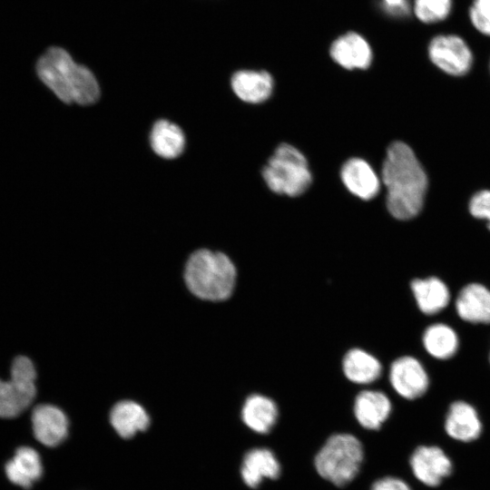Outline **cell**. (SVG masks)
I'll return each instance as SVG.
<instances>
[{
    "label": "cell",
    "mask_w": 490,
    "mask_h": 490,
    "mask_svg": "<svg viewBox=\"0 0 490 490\" xmlns=\"http://www.w3.org/2000/svg\"><path fill=\"white\" fill-rule=\"evenodd\" d=\"M387 190V207L398 220L416 216L424 204L427 177L413 150L403 142H392L382 167Z\"/></svg>",
    "instance_id": "cell-1"
},
{
    "label": "cell",
    "mask_w": 490,
    "mask_h": 490,
    "mask_svg": "<svg viewBox=\"0 0 490 490\" xmlns=\"http://www.w3.org/2000/svg\"><path fill=\"white\" fill-rule=\"evenodd\" d=\"M35 71L40 81L62 102L88 105L100 96V88L93 73L76 64L61 47H50L37 60Z\"/></svg>",
    "instance_id": "cell-2"
},
{
    "label": "cell",
    "mask_w": 490,
    "mask_h": 490,
    "mask_svg": "<svg viewBox=\"0 0 490 490\" xmlns=\"http://www.w3.org/2000/svg\"><path fill=\"white\" fill-rule=\"evenodd\" d=\"M184 278L190 291L198 298L220 301L233 291L236 270L225 254L200 250L189 258Z\"/></svg>",
    "instance_id": "cell-3"
},
{
    "label": "cell",
    "mask_w": 490,
    "mask_h": 490,
    "mask_svg": "<svg viewBox=\"0 0 490 490\" xmlns=\"http://www.w3.org/2000/svg\"><path fill=\"white\" fill-rule=\"evenodd\" d=\"M364 459L360 441L350 434H335L315 456L318 474L336 486H345L358 474Z\"/></svg>",
    "instance_id": "cell-4"
},
{
    "label": "cell",
    "mask_w": 490,
    "mask_h": 490,
    "mask_svg": "<svg viewBox=\"0 0 490 490\" xmlns=\"http://www.w3.org/2000/svg\"><path fill=\"white\" fill-rule=\"evenodd\" d=\"M262 176L272 191L290 197L305 192L312 181L305 156L287 143L275 150L262 170Z\"/></svg>",
    "instance_id": "cell-5"
},
{
    "label": "cell",
    "mask_w": 490,
    "mask_h": 490,
    "mask_svg": "<svg viewBox=\"0 0 490 490\" xmlns=\"http://www.w3.org/2000/svg\"><path fill=\"white\" fill-rule=\"evenodd\" d=\"M35 378L33 362L24 356L16 357L10 379H0V417H15L31 405L36 394Z\"/></svg>",
    "instance_id": "cell-6"
},
{
    "label": "cell",
    "mask_w": 490,
    "mask_h": 490,
    "mask_svg": "<svg viewBox=\"0 0 490 490\" xmlns=\"http://www.w3.org/2000/svg\"><path fill=\"white\" fill-rule=\"evenodd\" d=\"M428 55L439 69L456 76L466 74L473 63L469 46L461 37L454 34L434 37L428 45Z\"/></svg>",
    "instance_id": "cell-7"
},
{
    "label": "cell",
    "mask_w": 490,
    "mask_h": 490,
    "mask_svg": "<svg viewBox=\"0 0 490 490\" xmlns=\"http://www.w3.org/2000/svg\"><path fill=\"white\" fill-rule=\"evenodd\" d=\"M415 477L428 486H436L450 475L453 465L450 458L438 446H422L410 457Z\"/></svg>",
    "instance_id": "cell-8"
},
{
    "label": "cell",
    "mask_w": 490,
    "mask_h": 490,
    "mask_svg": "<svg viewBox=\"0 0 490 490\" xmlns=\"http://www.w3.org/2000/svg\"><path fill=\"white\" fill-rule=\"evenodd\" d=\"M390 383L401 397L415 399L428 387V377L420 362L412 357H402L393 362Z\"/></svg>",
    "instance_id": "cell-9"
},
{
    "label": "cell",
    "mask_w": 490,
    "mask_h": 490,
    "mask_svg": "<svg viewBox=\"0 0 490 490\" xmlns=\"http://www.w3.org/2000/svg\"><path fill=\"white\" fill-rule=\"evenodd\" d=\"M32 426L35 438L46 446L62 443L68 433V419L57 407L50 404L36 406L32 413Z\"/></svg>",
    "instance_id": "cell-10"
},
{
    "label": "cell",
    "mask_w": 490,
    "mask_h": 490,
    "mask_svg": "<svg viewBox=\"0 0 490 490\" xmlns=\"http://www.w3.org/2000/svg\"><path fill=\"white\" fill-rule=\"evenodd\" d=\"M332 59L346 69H366L372 61V51L368 42L358 34L349 32L333 42Z\"/></svg>",
    "instance_id": "cell-11"
},
{
    "label": "cell",
    "mask_w": 490,
    "mask_h": 490,
    "mask_svg": "<svg viewBox=\"0 0 490 490\" xmlns=\"http://www.w3.org/2000/svg\"><path fill=\"white\" fill-rule=\"evenodd\" d=\"M341 179L348 190L363 200L374 198L380 181L371 166L362 159L352 158L341 169Z\"/></svg>",
    "instance_id": "cell-12"
},
{
    "label": "cell",
    "mask_w": 490,
    "mask_h": 490,
    "mask_svg": "<svg viewBox=\"0 0 490 490\" xmlns=\"http://www.w3.org/2000/svg\"><path fill=\"white\" fill-rule=\"evenodd\" d=\"M446 434L461 442L477 439L482 432V424L476 410L464 401L454 402L445 422Z\"/></svg>",
    "instance_id": "cell-13"
},
{
    "label": "cell",
    "mask_w": 490,
    "mask_h": 490,
    "mask_svg": "<svg viewBox=\"0 0 490 490\" xmlns=\"http://www.w3.org/2000/svg\"><path fill=\"white\" fill-rule=\"evenodd\" d=\"M240 475L249 487L256 488L263 478L277 479L280 475V465L270 449L253 448L243 457Z\"/></svg>",
    "instance_id": "cell-14"
},
{
    "label": "cell",
    "mask_w": 490,
    "mask_h": 490,
    "mask_svg": "<svg viewBox=\"0 0 490 490\" xmlns=\"http://www.w3.org/2000/svg\"><path fill=\"white\" fill-rule=\"evenodd\" d=\"M456 308L458 316L471 323H490V290L485 286L472 283L459 292Z\"/></svg>",
    "instance_id": "cell-15"
},
{
    "label": "cell",
    "mask_w": 490,
    "mask_h": 490,
    "mask_svg": "<svg viewBox=\"0 0 490 490\" xmlns=\"http://www.w3.org/2000/svg\"><path fill=\"white\" fill-rule=\"evenodd\" d=\"M391 412V403L379 391L360 392L354 404V414L358 422L366 429L378 430Z\"/></svg>",
    "instance_id": "cell-16"
},
{
    "label": "cell",
    "mask_w": 490,
    "mask_h": 490,
    "mask_svg": "<svg viewBox=\"0 0 490 490\" xmlns=\"http://www.w3.org/2000/svg\"><path fill=\"white\" fill-rule=\"evenodd\" d=\"M43 472L39 454L32 447H19L5 465L7 478L19 486L29 488L37 481Z\"/></svg>",
    "instance_id": "cell-17"
},
{
    "label": "cell",
    "mask_w": 490,
    "mask_h": 490,
    "mask_svg": "<svg viewBox=\"0 0 490 490\" xmlns=\"http://www.w3.org/2000/svg\"><path fill=\"white\" fill-rule=\"evenodd\" d=\"M231 87L244 102L257 103L267 100L273 89L271 75L265 71H239L232 75Z\"/></svg>",
    "instance_id": "cell-18"
},
{
    "label": "cell",
    "mask_w": 490,
    "mask_h": 490,
    "mask_svg": "<svg viewBox=\"0 0 490 490\" xmlns=\"http://www.w3.org/2000/svg\"><path fill=\"white\" fill-rule=\"evenodd\" d=\"M279 411L275 402L262 395L250 396L242 407L244 424L259 434L269 433L278 419Z\"/></svg>",
    "instance_id": "cell-19"
},
{
    "label": "cell",
    "mask_w": 490,
    "mask_h": 490,
    "mask_svg": "<svg viewBox=\"0 0 490 490\" xmlns=\"http://www.w3.org/2000/svg\"><path fill=\"white\" fill-rule=\"evenodd\" d=\"M411 289L419 309L426 315L439 312L449 303L448 288L438 278L416 279Z\"/></svg>",
    "instance_id": "cell-20"
},
{
    "label": "cell",
    "mask_w": 490,
    "mask_h": 490,
    "mask_svg": "<svg viewBox=\"0 0 490 490\" xmlns=\"http://www.w3.org/2000/svg\"><path fill=\"white\" fill-rule=\"evenodd\" d=\"M110 421L115 431L124 438L145 430L150 418L144 408L133 401H121L112 409Z\"/></svg>",
    "instance_id": "cell-21"
},
{
    "label": "cell",
    "mask_w": 490,
    "mask_h": 490,
    "mask_svg": "<svg viewBox=\"0 0 490 490\" xmlns=\"http://www.w3.org/2000/svg\"><path fill=\"white\" fill-rule=\"evenodd\" d=\"M152 150L161 157L172 159L179 156L185 146L182 131L166 120L156 122L150 136Z\"/></svg>",
    "instance_id": "cell-22"
},
{
    "label": "cell",
    "mask_w": 490,
    "mask_h": 490,
    "mask_svg": "<svg viewBox=\"0 0 490 490\" xmlns=\"http://www.w3.org/2000/svg\"><path fill=\"white\" fill-rule=\"evenodd\" d=\"M343 370L346 377L358 384H368L377 380L382 371L379 361L359 348L349 350L343 360Z\"/></svg>",
    "instance_id": "cell-23"
},
{
    "label": "cell",
    "mask_w": 490,
    "mask_h": 490,
    "mask_svg": "<svg viewBox=\"0 0 490 490\" xmlns=\"http://www.w3.org/2000/svg\"><path fill=\"white\" fill-rule=\"evenodd\" d=\"M424 347L436 358L447 359L458 348V338L455 330L443 323L428 327L423 336Z\"/></svg>",
    "instance_id": "cell-24"
},
{
    "label": "cell",
    "mask_w": 490,
    "mask_h": 490,
    "mask_svg": "<svg viewBox=\"0 0 490 490\" xmlns=\"http://www.w3.org/2000/svg\"><path fill=\"white\" fill-rule=\"evenodd\" d=\"M413 10L421 22L437 23L449 15L452 0H414Z\"/></svg>",
    "instance_id": "cell-25"
},
{
    "label": "cell",
    "mask_w": 490,
    "mask_h": 490,
    "mask_svg": "<svg viewBox=\"0 0 490 490\" xmlns=\"http://www.w3.org/2000/svg\"><path fill=\"white\" fill-rule=\"evenodd\" d=\"M469 17L477 31L490 36V0H474Z\"/></svg>",
    "instance_id": "cell-26"
},
{
    "label": "cell",
    "mask_w": 490,
    "mask_h": 490,
    "mask_svg": "<svg viewBox=\"0 0 490 490\" xmlns=\"http://www.w3.org/2000/svg\"><path fill=\"white\" fill-rule=\"evenodd\" d=\"M469 210L474 217L487 220L490 230V191L475 193L470 201Z\"/></svg>",
    "instance_id": "cell-27"
},
{
    "label": "cell",
    "mask_w": 490,
    "mask_h": 490,
    "mask_svg": "<svg viewBox=\"0 0 490 490\" xmlns=\"http://www.w3.org/2000/svg\"><path fill=\"white\" fill-rule=\"evenodd\" d=\"M381 7L394 17L407 16L411 11L409 0H381Z\"/></svg>",
    "instance_id": "cell-28"
},
{
    "label": "cell",
    "mask_w": 490,
    "mask_h": 490,
    "mask_svg": "<svg viewBox=\"0 0 490 490\" xmlns=\"http://www.w3.org/2000/svg\"><path fill=\"white\" fill-rule=\"evenodd\" d=\"M371 490H411L409 485L402 479L387 476L377 480Z\"/></svg>",
    "instance_id": "cell-29"
}]
</instances>
